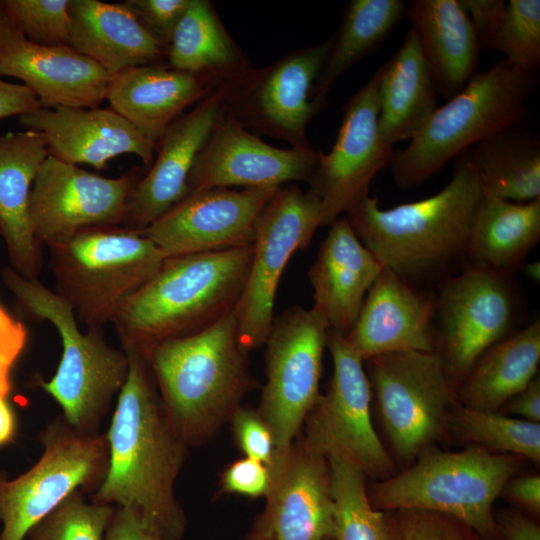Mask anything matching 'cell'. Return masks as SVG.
Masks as SVG:
<instances>
[{
  "mask_svg": "<svg viewBox=\"0 0 540 540\" xmlns=\"http://www.w3.org/2000/svg\"><path fill=\"white\" fill-rule=\"evenodd\" d=\"M122 348L129 372L105 433L106 475L91 500L134 509L164 540H180L187 520L175 482L189 447L165 412L145 353L133 346Z\"/></svg>",
  "mask_w": 540,
  "mask_h": 540,
  "instance_id": "6da1fadb",
  "label": "cell"
},
{
  "mask_svg": "<svg viewBox=\"0 0 540 540\" xmlns=\"http://www.w3.org/2000/svg\"><path fill=\"white\" fill-rule=\"evenodd\" d=\"M520 270L525 275L526 278L531 280L535 284H539L540 282V262L539 261H533V262H524L521 266Z\"/></svg>",
  "mask_w": 540,
  "mask_h": 540,
  "instance_id": "db71d44e",
  "label": "cell"
},
{
  "mask_svg": "<svg viewBox=\"0 0 540 540\" xmlns=\"http://www.w3.org/2000/svg\"><path fill=\"white\" fill-rule=\"evenodd\" d=\"M104 540H164L155 525L140 512L115 507Z\"/></svg>",
  "mask_w": 540,
  "mask_h": 540,
  "instance_id": "7dc6e473",
  "label": "cell"
},
{
  "mask_svg": "<svg viewBox=\"0 0 540 540\" xmlns=\"http://www.w3.org/2000/svg\"><path fill=\"white\" fill-rule=\"evenodd\" d=\"M69 46L99 64L110 75L157 64L167 47L160 43L123 3L70 0Z\"/></svg>",
  "mask_w": 540,
  "mask_h": 540,
  "instance_id": "83f0119b",
  "label": "cell"
},
{
  "mask_svg": "<svg viewBox=\"0 0 540 540\" xmlns=\"http://www.w3.org/2000/svg\"><path fill=\"white\" fill-rule=\"evenodd\" d=\"M526 459L469 446L442 451L431 446L406 469L373 484L368 493L380 511L423 510L454 517L482 539L496 540L493 504Z\"/></svg>",
  "mask_w": 540,
  "mask_h": 540,
  "instance_id": "52a82bcc",
  "label": "cell"
},
{
  "mask_svg": "<svg viewBox=\"0 0 540 540\" xmlns=\"http://www.w3.org/2000/svg\"><path fill=\"white\" fill-rule=\"evenodd\" d=\"M393 521L399 540H482L464 522L440 513L397 510Z\"/></svg>",
  "mask_w": 540,
  "mask_h": 540,
  "instance_id": "60d3db41",
  "label": "cell"
},
{
  "mask_svg": "<svg viewBox=\"0 0 540 540\" xmlns=\"http://www.w3.org/2000/svg\"><path fill=\"white\" fill-rule=\"evenodd\" d=\"M329 226L308 272L314 300L311 309L329 331L346 336L384 267L360 242L345 215Z\"/></svg>",
  "mask_w": 540,
  "mask_h": 540,
  "instance_id": "d4e9b609",
  "label": "cell"
},
{
  "mask_svg": "<svg viewBox=\"0 0 540 540\" xmlns=\"http://www.w3.org/2000/svg\"><path fill=\"white\" fill-rule=\"evenodd\" d=\"M48 156L47 143L38 131L0 135V235L10 267L30 280L38 279L43 266L41 243L30 218V193Z\"/></svg>",
  "mask_w": 540,
  "mask_h": 540,
  "instance_id": "4316f807",
  "label": "cell"
},
{
  "mask_svg": "<svg viewBox=\"0 0 540 540\" xmlns=\"http://www.w3.org/2000/svg\"><path fill=\"white\" fill-rule=\"evenodd\" d=\"M166 57L171 68L203 76L217 88L251 67L208 0L189 1Z\"/></svg>",
  "mask_w": 540,
  "mask_h": 540,
  "instance_id": "d6a6232c",
  "label": "cell"
},
{
  "mask_svg": "<svg viewBox=\"0 0 540 540\" xmlns=\"http://www.w3.org/2000/svg\"><path fill=\"white\" fill-rule=\"evenodd\" d=\"M222 108L217 89L177 118L156 143V156L134 185L120 226L141 231L186 197L198 153Z\"/></svg>",
  "mask_w": 540,
  "mask_h": 540,
  "instance_id": "603a6c76",
  "label": "cell"
},
{
  "mask_svg": "<svg viewBox=\"0 0 540 540\" xmlns=\"http://www.w3.org/2000/svg\"><path fill=\"white\" fill-rule=\"evenodd\" d=\"M209 79L164 64L135 66L110 75L111 109L155 145L184 110L212 93Z\"/></svg>",
  "mask_w": 540,
  "mask_h": 540,
  "instance_id": "484cf974",
  "label": "cell"
},
{
  "mask_svg": "<svg viewBox=\"0 0 540 540\" xmlns=\"http://www.w3.org/2000/svg\"><path fill=\"white\" fill-rule=\"evenodd\" d=\"M474 29L481 50H492L501 25L506 2L503 0H459Z\"/></svg>",
  "mask_w": 540,
  "mask_h": 540,
  "instance_id": "bcb514c9",
  "label": "cell"
},
{
  "mask_svg": "<svg viewBox=\"0 0 540 540\" xmlns=\"http://www.w3.org/2000/svg\"><path fill=\"white\" fill-rule=\"evenodd\" d=\"M402 0H353L345 8L340 28L315 82L313 99L324 107L339 77L373 52L404 16Z\"/></svg>",
  "mask_w": 540,
  "mask_h": 540,
  "instance_id": "e575fe53",
  "label": "cell"
},
{
  "mask_svg": "<svg viewBox=\"0 0 540 540\" xmlns=\"http://www.w3.org/2000/svg\"><path fill=\"white\" fill-rule=\"evenodd\" d=\"M459 156L483 190L513 202L540 199V142L536 137L511 127Z\"/></svg>",
  "mask_w": 540,
  "mask_h": 540,
  "instance_id": "836d02e7",
  "label": "cell"
},
{
  "mask_svg": "<svg viewBox=\"0 0 540 540\" xmlns=\"http://www.w3.org/2000/svg\"><path fill=\"white\" fill-rule=\"evenodd\" d=\"M141 176L132 171L107 178L49 155L30 193L29 212L36 238L52 247L84 229L120 226L128 197Z\"/></svg>",
  "mask_w": 540,
  "mask_h": 540,
  "instance_id": "e0dca14e",
  "label": "cell"
},
{
  "mask_svg": "<svg viewBox=\"0 0 540 540\" xmlns=\"http://www.w3.org/2000/svg\"><path fill=\"white\" fill-rule=\"evenodd\" d=\"M16 432V418L5 397L0 396V447L9 443Z\"/></svg>",
  "mask_w": 540,
  "mask_h": 540,
  "instance_id": "f5cc1de1",
  "label": "cell"
},
{
  "mask_svg": "<svg viewBox=\"0 0 540 540\" xmlns=\"http://www.w3.org/2000/svg\"><path fill=\"white\" fill-rule=\"evenodd\" d=\"M190 0H127L124 3L134 12L145 28L168 47L174 29Z\"/></svg>",
  "mask_w": 540,
  "mask_h": 540,
  "instance_id": "7bdbcfd3",
  "label": "cell"
},
{
  "mask_svg": "<svg viewBox=\"0 0 540 540\" xmlns=\"http://www.w3.org/2000/svg\"><path fill=\"white\" fill-rule=\"evenodd\" d=\"M436 294L383 268L345 336L363 361L397 352L437 351Z\"/></svg>",
  "mask_w": 540,
  "mask_h": 540,
  "instance_id": "7402d4cb",
  "label": "cell"
},
{
  "mask_svg": "<svg viewBox=\"0 0 540 540\" xmlns=\"http://www.w3.org/2000/svg\"><path fill=\"white\" fill-rule=\"evenodd\" d=\"M378 68L346 102L334 145L319 151L315 171L308 181L321 204L322 226L330 225L369 195L380 170L390 164L393 146L379 131Z\"/></svg>",
  "mask_w": 540,
  "mask_h": 540,
  "instance_id": "2e32d148",
  "label": "cell"
},
{
  "mask_svg": "<svg viewBox=\"0 0 540 540\" xmlns=\"http://www.w3.org/2000/svg\"><path fill=\"white\" fill-rule=\"evenodd\" d=\"M540 319L490 347L473 365L456 390L461 405L498 412L538 374Z\"/></svg>",
  "mask_w": 540,
  "mask_h": 540,
  "instance_id": "1f68e13d",
  "label": "cell"
},
{
  "mask_svg": "<svg viewBox=\"0 0 540 540\" xmlns=\"http://www.w3.org/2000/svg\"><path fill=\"white\" fill-rule=\"evenodd\" d=\"M327 348L332 376L307 415L300 438L322 456L344 455L366 475L386 479L396 473L395 464L372 422V391L364 361L341 334L328 331Z\"/></svg>",
  "mask_w": 540,
  "mask_h": 540,
  "instance_id": "9a60e30c",
  "label": "cell"
},
{
  "mask_svg": "<svg viewBox=\"0 0 540 540\" xmlns=\"http://www.w3.org/2000/svg\"><path fill=\"white\" fill-rule=\"evenodd\" d=\"M497 527L505 540H540L539 526L516 512L502 511L498 515Z\"/></svg>",
  "mask_w": 540,
  "mask_h": 540,
  "instance_id": "816d5d0a",
  "label": "cell"
},
{
  "mask_svg": "<svg viewBox=\"0 0 540 540\" xmlns=\"http://www.w3.org/2000/svg\"><path fill=\"white\" fill-rule=\"evenodd\" d=\"M233 433L246 457L272 466L275 446L272 433L257 410L240 407L232 416Z\"/></svg>",
  "mask_w": 540,
  "mask_h": 540,
  "instance_id": "b9f144b4",
  "label": "cell"
},
{
  "mask_svg": "<svg viewBox=\"0 0 540 540\" xmlns=\"http://www.w3.org/2000/svg\"><path fill=\"white\" fill-rule=\"evenodd\" d=\"M492 50L511 64L537 73L540 64V1L509 0Z\"/></svg>",
  "mask_w": 540,
  "mask_h": 540,
  "instance_id": "f35d334b",
  "label": "cell"
},
{
  "mask_svg": "<svg viewBox=\"0 0 540 540\" xmlns=\"http://www.w3.org/2000/svg\"><path fill=\"white\" fill-rule=\"evenodd\" d=\"M324 540H334V539H333V538H326V539H324Z\"/></svg>",
  "mask_w": 540,
  "mask_h": 540,
  "instance_id": "11a10c76",
  "label": "cell"
},
{
  "mask_svg": "<svg viewBox=\"0 0 540 540\" xmlns=\"http://www.w3.org/2000/svg\"><path fill=\"white\" fill-rule=\"evenodd\" d=\"M251 258L252 245L166 258L113 318L122 346L145 351L232 313Z\"/></svg>",
  "mask_w": 540,
  "mask_h": 540,
  "instance_id": "277c9868",
  "label": "cell"
},
{
  "mask_svg": "<svg viewBox=\"0 0 540 540\" xmlns=\"http://www.w3.org/2000/svg\"><path fill=\"white\" fill-rule=\"evenodd\" d=\"M255 540H263V539L255 538Z\"/></svg>",
  "mask_w": 540,
  "mask_h": 540,
  "instance_id": "9f6ffc18",
  "label": "cell"
},
{
  "mask_svg": "<svg viewBox=\"0 0 540 540\" xmlns=\"http://www.w3.org/2000/svg\"><path fill=\"white\" fill-rule=\"evenodd\" d=\"M278 188L217 187L191 193L138 232L166 258L249 246L256 221Z\"/></svg>",
  "mask_w": 540,
  "mask_h": 540,
  "instance_id": "ac0fdd59",
  "label": "cell"
},
{
  "mask_svg": "<svg viewBox=\"0 0 540 540\" xmlns=\"http://www.w3.org/2000/svg\"><path fill=\"white\" fill-rule=\"evenodd\" d=\"M28 333L24 324L0 303V396L12 390V370L21 356Z\"/></svg>",
  "mask_w": 540,
  "mask_h": 540,
  "instance_id": "f6af8a7d",
  "label": "cell"
},
{
  "mask_svg": "<svg viewBox=\"0 0 540 540\" xmlns=\"http://www.w3.org/2000/svg\"><path fill=\"white\" fill-rule=\"evenodd\" d=\"M378 413L396 457L410 465L448 431L456 405L437 351L384 354L364 361Z\"/></svg>",
  "mask_w": 540,
  "mask_h": 540,
  "instance_id": "30bf717a",
  "label": "cell"
},
{
  "mask_svg": "<svg viewBox=\"0 0 540 540\" xmlns=\"http://www.w3.org/2000/svg\"><path fill=\"white\" fill-rule=\"evenodd\" d=\"M498 412L540 423L539 375H537L524 389L505 402Z\"/></svg>",
  "mask_w": 540,
  "mask_h": 540,
  "instance_id": "f907efd6",
  "label": "cell"
},
{
  "mask_svg": "<svg viewBox=\"0 0 540 540\" xmlns=\"http://www.w3.org/2000/svg\"><path fill=\"white\" fill-rule=\"evenodd\" d=\"M407 12L438 94L452 98L477 73L481 51L466 11L459 0H412Z\"/></svg>",
  "mask_w": 540,
  "mask_h": 540,
  "instance_id": "f1b7e54d",
  "label": "cell"
},
{
  "mask_svg": "<svg viewBox=\"0 0 540 540\" xmlns=\"http://www.w3.org/2000/svg\"><path fill=\"white\" fill-rule=\"evenodd\" d=\"M143 352L165 412L188 447L211 439L258 385L238 340L234 311L200 332Z\"/></svg>",
  "mask_w": 540,
  "mask_h": 540,
  "instance_id": "3957f363",
  "label": "cell"
},
{
  "mask_svg": "<svg viewBox=\"0 0 540 540\" xmlns=\"http://www.w3.org/2000/svg\"><path fill=\"white\" fill-rule=\"evenodd\" d=\"M27 129L40 132L49 155L73 165L95 169L122 154H134L149 168L156 145L113 109L40 107L19 117Z\"/></svg>",
  "mask_w": 540,
  "mask_h": 540,
  "instance_id": "cb8c5ba5",
  "label": "cell"
},
{
  "mask_svg": "<svg viewBox=\"0 0 540 540\" xmlns=\"http://www.w3.org/2000/svg\"><path fill=\"white\" fill-rule=\"evenodd\" d=\"M520 295L513 275L468 266L436 294L437 352L457 390L475 362L516 331Z\"/></svg>",
  "mask_w": 540,
  "mask_h": 540,
  "instance_id": "4fadbf2b",
  "label": "cell"
},
{
  "mask_svg": "<svg viewBox=\"0 0 540 540\" xmlns=\"http://www.w3.org/2000/svg\"><path fill=\"white\" fill-rule=\"evenodd\" d=\"M0 76L20 79L41 107L96 108L106 97L110 74L70 46L28 40L0 5Z\"/></svg>",
  "mask_w": 540,
  "mask_h": 540,
  "instance_id": "44dd1931",
  "label": "cell"
},
{
  "mask_svg": "<svg viewBox=\"0 0 540 540\" xmlns=\"http://www.w3.org/2000/svg\"><path fill=\"white\" fill-rule=\"evenodd\" d=\"M457 157L452 179L438 193L390 209L368 195L345 214L383 267L417 286L448 274L467 255L482 188L471 167Z\"/></svg>",
  "mask_w": 540,
  "mask_h": 540,
  "instance_id": "7a4b0ae2",
  "label": "cell"
},
{
  "mask_svg": "<svg viewBox=\"0 0 540 540\" xmlns=\"http://www.w3.org/2000/svg\"><path fill=\"white\" fill-rule=\"evenodd\" d=\"M321 224L320 201L297 185L279 187L261 211L246 282L234 310L238 340L245 352L265 344L282 273L292 255L310 244Z\"/></svg>",
  "mask_w": 540,
  "mask_h": 540,
  "instance_id": "7c38bea8",
  "label": "cell"
},
{
  "mask_svg": "<svg viewBox=\"0 0 540 540\" xmlns=\"http://www.w3.org/2000/svg\"><path fill=\"white\" fill-rule=\"evenodd\" d=\"M539 239L540 199L513 202L482 189L469 231V266L514 275Z\"/></svg>",
  "mask_w": 540,
  "mask_h": 540,
  "instance_id": "4dcf8cb0",
  "label": "cell"
},
{
  "mask_svg": "<svg viewBox=\"0 0 540 540\" xmlns=\"http://www.w3.org/2000/svg\"><path fill=\"white\" fill-rule=\"evenodd\" d=\"M328 327L312 310L293 307L274 318L265 342L266 382L257 411L269 427L274 453L289 448L320 396Z\"/></svg>",
  "mask_w": 540,
  "mask_h": 540,
  "instance_id": "5bb4252c",
  "label": "cell"
},
{
  "mask_svg": "<svg viewBox=\"0 0 540 540\" xmlns=\"http://www.w3.org/2000/svg\"><path fill=\"white\" fill-rule=\"evenodd\" d=\"M266 507L256 537L263 540H324L335 536L331 471L327 457L301 440L274 453Z\"/></svg>",
  "mask_w": 540,
  "mask_h": 540,
  "instance_id": "ffe728a7",
  "label": "cell"
},
{
  "mask_svg": "<svg viewBox=\"0 0 540 540\" xmlns=\"http://www.w3.org/2000/svg\"><path fill=\"white\" fill-rule=\"evenodd\" d=\"M328 460L334 540H399L392 518L372 506L363 469L341 454L331 455Z\"/></svg>",
  "mask_w": 540,
  "mask_h": 540,
  "instance_id": "d590c367",
  "label": "cell"
},
{
  "mask_svg": "<svg viewBox=\"0 0 540 540\" xmlns=\"http://www.w3.org/2000/svg\"><path fill=\"white\" fill-rule=\"evenodd\" d=\"M380 69L379 131L393 146L411 140L437 108V88L410 28L399 49Z\"/></svg>",
  "mask_w": 540,
  "mask_h": 540,
  "instance_id": "f546056e",
  "label": "cell"
},
{
  "mask_svg": "<svg viewBox=\"0 0 540 540\" xmlns=\"http://www.w3.org/2000/svg\"><path fill=\"white\" fill-rule=\"evenodd\" d=\"M271 483L270 468L245 457L231 463L222 473L221 491L252 498L266 496Z\"/></svg>",
  "mask_w": 540,
  "mask_h": 540,
  "instance_id": "ee69618b",
  "label": "cell"
},
{
  "mask_svg": "<svg viewBox=\"0 0 540 540\" xmlns=\"http://www.w3.org/2000/svg\"><path fill=\"white\" fill-rule=\"evenodd\" d=\"M333 38L291 51L268 66L248 68L217 90L225 112L248 131L276 138L291 147L310 146L309 122L323 108L313 88Z\"/></svg>",
  "mask_w": 540,
  "mask_h": 540,
  "instance_id": "8fae6325",
  "label": "cell"
},
{
  "mask_svg": "<svg viewBox=\"0 0 540 540\" xmlns=\"http://www.w3.org/2000/svg\"><path fill=\"white\" fill-rule=\"evenodd\" d=\"M49 248L55 293L87 328L112 322L166 259L149 238L122 226L84 229Z\"/></svg>",
  "mask_w": 540,
  "mask_h": 540,
  "instance_id": "ba28073f",
  "label": "cell"
},
{
  "mask_svg": "<svg viewBox=\"0 0 540 540\" xmlns=\"http://www.w3.org/2000/svg\"><path fill=\"white\" fill-rule=\"evenodd\" d=\"M1 279L26 314L50 322L61 338L58 368L50 380L39 382L40 387L74 429L99 433L128 376L126 351L107 343L102 327L84 333L72 307L38 279H26L11 267L1 269Z\"/></svg>",
  "mask_w": 540,
  "mask_h": 540,
  "instance_id": "8992f818",
  "label": "cell"
},
{
  "mask_svg": "<svg viewBox=\"0 0 540 540\" xmlns=\"http://www.w3.org/2000/svg\"><path fill=\"white\" fill-rule=\"evenodd\" d=\"M537 77L504 58L477 72L436 108L404 149L393 153L389 165L395 184L416 186L470 147L520 123Z\"/></svg>",
  "mask_w": 540,
  "mask_h": 540,
  "instance_id": "5b68a950",
  "label": "cell"
},
{
  "mask_svg": "<svg viewBox=\"0 0 540 540\" xmlns=\"http://www.w3.org/2000/svg\"><path fill=\"white\" fill-rule=\"evenodd\" d=\"M318 154L311 146L281 149L267 144L221 108L193 164L187 195L217 187L308 182Z\"/></svg>",
  "mask_w": 540,
  "mask_h": 540,
  "instance_id": "d6986e66",
  "label": "cell"
},
{
  "mask_svg": "<svg viewBox=\"0 0 540 540\" xmlns=\"http://www.w3.org/2000/svg\"><path fill=\"white\" fill-rule=\"evenodd\" d=\"M42 453L24 473L0 472V540H24L30 529L77 491L94 493L104 480V433H83L55 417L39 434Z\"/></svg>",
  "mask_w": 540,
  "mask_h": 540,
  "instance_id": "9c48e42d",
  "label": "cell"
},
{
  "mask_svg": "<svg viewBox=\"0 0 540 540\" xmlns=\"http://www.w3.org/2000/svg\"><path fill=\"white\" fill-rule=\"evenodd\" d=\"M115 506L88 501L77 491L28 532L29 540H104Z\"/></svg>",
  "mask_w": 540,
  "mask_h": 540,
  "instance_id": "74e56055",
  "label": "cell"
},
{
  "mask_svg": "<svg viewBox=\"0 0 540 540\" xmlns=\"http://www.w3.org/2000/svg\"><path fill=\"white\" fill-rule=\"evenodd\" d=\"M41 107L36 95L23 84H13L0 78V119L22 116Z\"/></svg>",
  "mask_w": 540,
  "mask_h": 540,
  "instance_id": "c3c4849f",
  "label": "cell"
},
{
  "mask_svg": "<svg viewBox=\"0 0 540 540\" xmlns=\"http://www.w3.org/2000/svg\"><path fill=\"white\" fill-rule=\"evenodd\" d=\"M70 0H6L4 12L25 37L45 46H69Z\"/></svg>",
  "mask_w": 540,
  "mask_h": 540,
  "instance_id": "ab89813d",
  "label": "cell"
},
{
  "mask_svg": "<svg viewBox=\"0 0 540 540\" xmlns=\"http://www.w3.org/2000/svg\"><path fill=\"white\" fill-rule=\"evenodd\" d=\"M448 431L470 446L540 463V423L455 405L449 414Z\"/></svg>",
  "mask_w": 540,
  "mask_h": 540,
  "instance_id": "8d00e7d4",
  "label": "cell"
},
{
  "mask_svg": "<svg viewBox=\"0 0 540 540\" xmlns=\"http://www.w3.org/2000/svg\"><path fill=\"white\" fill-rule=\"evenodd\" d=\"M500 495L535 514H539L540 476L538 474L515 475L506 482Z\"/></svg>",
  "mask_w": 540,
  "mask_h": 540,
  "instance_id": "681fc988",
  "label": "cell"
}]
</instances>
